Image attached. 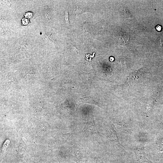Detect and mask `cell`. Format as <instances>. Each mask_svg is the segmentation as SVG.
<instances>
[{
	"instance_id": "cell-1",
	"label": "cell",
	"mask_w": 163,
	"mask_h": 163,
	"mask_svg": "<svg viewBox=\"0 0 163 163\" xmlns=\"http://www.w3.org/2000/svg\"><path fill=\"white\" fill-rule=\"evenodd\" d=\"M136 161L137 163H152L147 158L144 150V147L140 144L135 146L133 149Z\"/></svg>"
},
{
	"instance_id": "cell-2",
	"label": "cell",
	"mask_w": 163,
	"mask_h": 163,
	"mask_svg": "<svg viewBox=\"0 0 163 163\" xmlns=\"http://www.w3.org/2000/svg\"><path fill=\"white\" fill-rule=\"evenodd\" d=\"M156 147L157 151L160 152H163V137H158L155 142Z\"/></svg>"
},
{
	"instance_id": "cell-3",
	"label": "cell",
	"mask_w": 163,
	"mask_h": 163,
	"mask_svg": "<svg viewBox=\"0 0 163 163\" xmlns=\"http://www.w3.org/2000/svg\"><path fill=\"white\" fill-rule=\"evenodd\" d=\"M120 39L125 43L128 41L129 38V36L128 34L125 33L123 34L120 35Z\"/></svg>"
},
{
	"instance_id": "cell-4",
	"label": "cell",
	"mask_w": 163,
	"mask_h": 163,
	"mask_svg": "<svg viewBox=\"0 0 163 163\" xmlns=\"http://www.w3.org/2000/svg\"><path fill=\"white\" fill-rule=\"evenodd\" d=\"M153 105L152 104H148L145 109V113L147 115L149 114L152 110Z\"/></svg>"
},
{
	"instance_id": "cell-5",
	"label": "cell",
	"mask_w": 163,
	"mask_h": 163,
	"mask_svg": "<svg viewBox=\"0 0 163 163\" xmlns=\"http://www.w3.org/2000/svg\"><path fill=\"white\" fill-rule=\"evenodd\" d=\"M65 19L67 24L68 25H69L70 24L69 22V14L68 12L67 11H66L65 12Z\"/></svg>"
},
{
	"instance_id": "cell-6",
	"label": "cell",
	"mask_w": 163,
	"mask_h": 163,
	"mask_svg": "<svg viewBox=\"0 0 163 163\" xmlns=\"http://www.w3.org/2000/svg\"><path fill=\"white\" fill-rule=\"evenodd\" d=\"M82 11L81 10L78 8V6L77 7V8H76L75 12L76 14H80L82 13Z\"/></svg>"
},
{
	"instance_id": "cell-7",
	"label": "cell",
	"mask_w": 163,
	"mask_h": 163,
	"mask_svg": "<svg viewBox=\"0 0 163 163\" xmlns=\"http://www.w3.org/2000/svg\"><path fill=\"white\" fill-rule=\"evenodd\" d=\"M161 27L160 26H157V27H156V29H157V30H161Z\"/></svg>"
},
{
	"instance_id": "cell-8",
	"label": "cell",
	"mask_w": 163,
	"mask_h": 163,
	"mask_svg": "<svg viewBox=\"0 0 163 163\" xmlns=\"http://www.w3.org/2000/svg\"><path fill=\"white\" fill-rule=\"evenodd\" d=\"M73 47L74 48V49L75 50V52H76V53H77L78 52V51H77V48L75 46H73Z\"/></svg>"
}]
</instances>
